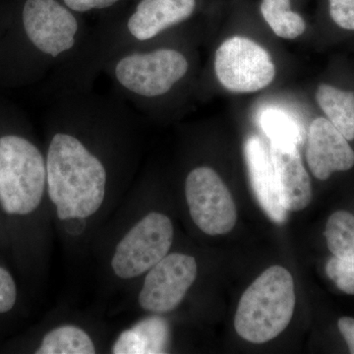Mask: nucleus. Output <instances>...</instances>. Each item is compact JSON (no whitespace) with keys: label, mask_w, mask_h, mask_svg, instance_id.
Returning a JSON list of instances; mask_svg holds the SVG:
<instances>
[{"label":"nucleus","mask_w":354,"mask_h":354,"mask_svg":"<svg viewBox=\"0 0 354 354\" xmlns=\"http://www.w3.org/2000/svg\"><path fill=\"white\" fill-rule=\"evenodd\" d=\"M174 225L169 216L153 212L144 216L116 246L111 267L120 279L145 274L169 254Z\"/></svg>","instance_id":"obj_4"},{"label":"nucleus","mask_w":354,"mask_h":354,"mask_svg":"<svg viewBox=\"0 0 354 354\" xmlns=\"http://www.w3.org/2000/svg\"><path fill=\"white\" fill-rule=\"evenodd\" d=\"M259 123L263 131L272 143L297 147L301 144V128L297 120L281 109H264L260 113Z\"/></svg>","instance_id":"obj_19"},{"label":"nucleus","mask_w":354,"mask_h":354,"mask_svg":"<svg viewBox=\"0 0 354 354\" xmlns=\"http://www.w3.org/2000/svg\"><path fill=\"white\" fill-rule=\"evenodd\" d=\"M328 247L335 257L354 262V215L337 211L330 216L325 228Z\"/></svg>","instance_id":"obj_18"},{"label":"nucleus","mask_w":354,"mask_h":354,"mask_svg":"<svg viewBox=\"0 0 354 354\" xmlns=\"http://www.w3.org/2000/svg\"><path fill=\"white\" fill-rule=\"evenodd\" d=\"M17 298L15 281L10 272L0 266V313L10 311Z\"/></svg>","instance_id":"obj_22"},{"label":"nucleus","mask_w":354,"mask_h":354,"mask_svg":"<svg viewBox=\"0 0 354 354\" xmlns=\"http://www.w3.org/2000/svg\"><path fill=\"white\" fill-rule=\"evenodd\" d=\"M197 271L196 260L192 256L167 254L147 274L140 291V306L157 314L176 309L194 283Z\"/></svg>","instance_id":"obj_8"},{"label":"nucleus","mask_w":354,"mask_h":354,"mask_svg":"<svg viewBox=\"0 0 354 354\" xmlns=\"http://www.w3.org/2000/svg\"><path fill=\"white\" fill-rule=\"evenodd\" d=\"M46 183L60 220L85 218L101 208L106 171L101 160L75 137L57 134L46 160Z\"/></svg>","instance_id":"obj_1"},{"label":"nucleus","mask_w":354,"mask_h":354,"mask_svg":"<svg viewBox=\"0 0 354 354\" xmlns=\"http://www.w3.org/2000/svg\"><path fill=\"white\" fill-rule=\"evenodd\" d=\"M120 0H64L65 4L72 10L86 12L92 9L106 8Z\"/></svg>","instance_id":"obj_23"},{"label":"nucleus","mask_w":354,"mask_h":354,"mask_svg":"<svg viewBox=\"0 0 354 354\" xmlns=\"http://www.w3.org/2000/svg\"><path fill=\"white\" fill-rule=\"evenodd\" d=\"M185 196L191 218L204 234L214 236L234 230L237 221L234 198L213 169H193L186 178Z\"/></svg>","instance_id":"obj_6"},{"label":"nucleus","mask_w":354,"mask_h":354,"mask_svg":"<svg viewBox=\"0 0 354 354\" xmlns=\"http://www.w3.org/2000/svg\"><path fill=\"white\" fill-rule=\"evenodd\" d=\"M244 157L251 186L260 206L272 221L285 223L288 211L281 202L271 153L264 141L255 135L248 137L244 143Z\"/></svg>","instance_id":"obj_11"},{"label":"nucleus","mask_w":354,"mask_h":354,"mask_svg":"<svg viewBox=\"0 0 354 354\" xmlns=\"http://www.w3.org/2000/svg\"><path fill=\"white\" fill-rule=\"evenodd\" d=\"M215 70L221 85L234 93H253L270 85L276 67L269 53L243 37H232L216 53Z\"/></svg>","instance_id":"obj_5"},{"label":"nucleus","mask_w":354,"mask_h":354,"mask_svg":"<svg viewBox=\"0 0 354 354\" xmlns=\"http://www.w3.org/2000/svg\"><path fill=\"white\" fill-rule=\"evenodd\" d=\"M330 15L342 29L354 31V0H329Z\"/></svg>","instance_id":"obj_21"},{"label":"nucleus","mask_w":354,"mask_h":354,"mask_svg":"<svg viewBox=\"0 0 354 354\" xmlns=\"http://www.w3.org/2000/svg\"><path fill=\"white\" fill-rule=\"evenodd\" d=\"M339 332L348 344L349 353L354 354V318L342 317L337 322Z\"/></svg>","instance_id":"obj_24"},{"label":"nucleus","mask_w":354,"mask_h":354,"mask_svg":"<svg viewBox=\"0 0 354 354\" xmlns=\"http://www.w3.org/2000/svg\"><path fill=\"white\" fill-rule=\"evenodd\" d=\"M270 153L276 171L281 202L286 211L306 208L312 200V185L297 146L272 143Z\"/></svg>","instance_id":"obj_12"},{"label":"nucleus","mask_w":354,"mask_h":354,"mask_svg":"<svg viewBox=\"0 0 354 354\" xmlns=\"http://www.w3.org/2000/svg\"><path fill=\"white\" fill-rule=\"evenodd\" d=\"M261 13L279 38L295 39L304 34V18L290 8V0H262Z\"/></svg>","instance_id":"obj_17"},{"label":"nucleus","mask_w":354,"mask_h":354,"mask_svg":"<svg viewBox=\"0 0 354 354\" xmlns=\"http://www.w3.org/2000/svg\"><path fill=\"white\" fill-rule=\"evenodd\" d=\"M169 326L160 316L140 321L124 330L114 344L115 354H157L167 353L169 344Z\"/></svg>","instance_id":"obj_14"},{"label":"nucleus","mask_w":354,"mask_h":354,"mask_svg":"<svg viewBox=\"0 0 354 354\" xmlns=\"http://www.w3.org/2000/svg\"><path fill=\"white\" fill-rule=\"evenodd\" d=\"M316 100L327 120L348 141L354 140V93L322 84L317 88Z\"/></svg>","instance_id":"obj_15"},{"label":"nucleus","mask_w":354,"mask_h":354,"mask_svg":"<svg viewBox=\"0 0 354 354\" xmlns=\"http://www.w3.org/2000/svg\"><path fill=\"white\" fill-rule=\"evenodd\" d=\"M295 300L290 272L281 266H272L242 295L235 314V330L252 344L272 341L290 323Z\"/></svg>","instance_id":"obj_2"},{"label":"nucleus","mask_w":354,"mask_h":354,"mask_svg":"<svg viewBox=\"0 0 354 354\" xmlns=\"http://www.w3.org/2000/svg\"><path fill=\"white\" fill-rule=\"evenodd\" d=\"M23 24L32 43L51 57L71 50L75 44V17L57 0H27Z\"/></svg>","instance_id":"obj_9"},{"label":"nucleus","mask_w":354,"mask_h":354,"mask_svg":"<svg viewBox=\"0 0 354 354\" xmlns=\"http://www.w3.org/2000/svg\"><path fill=\"white\" fill-rule=\"evenodd\" d=\"M94 342L90 335L75 326L55 328L44 335L38 354H93Z\"/></svg>","instance_id":"obj_16"},{"label":"nucleus","mask_w":354,"mask_h":354,"mask_svg":"<svg viewBox=\"0 0 354 354\" xmlns=\"http://www.w3.org/2000/svg\"><path fill=\"white\" fill-rule=\"evenodd\" d=\"M187 70V60L180 53L160 50L122 58L115 72L123 87L143 97H158L169 92Z\"/></svg>","instance_id":"obj_7"},{"label":"nucleus","mask_w":354,"mask_h":354,"mask_svg":"<svg viewBox=\"0 0 354 354\" xmlns=\"http://www.w3.org/2000/svg\"><path fill=\"white\" fill-rule=\"evenodd\" d=\"M326 272L339 290L354 295V262L334 256L328 261Z\"/></svg>","instance_id":"obj_20"},{"label":"nucleus","mask_w":354,"mask_h":354,"mask_svg":"<svg viewBox=\"0 0 354 354\" xmlns=\"http://www.w3.org/2000/svg\"><path fill=\"white\" fill-rule=\"evenodd\" d=\"M195 6L196 0H142L128 21V30L134 38L147 41L188 19Z\"/></svg>","instance_id":"obj_13"},{"label":"nucleus","mask_w":354,"mask_h":354,"mask_svg":"<svg viewBox=\"0 0 354 354\" xmlns=\"http://www.w3.org/2000/svg\"><path fill=\"white\" fill-rule=\"evenodd\" d=\"M307 164L319 180H327L335 171H349L354 165V151L327 118H318L309 127Z\"/></svg>","instance_id":"obj_10"},{"label":"nucleus","mask_w":354,"mask_h":354,"mask_svg":"<svg viewBox=\"0 0 354 354\" xmlns=\"http://www.w3.org/2000/svg\"><path fill=\"white\" fill-rule=\"evenodd\" d=\"M46 167L34 144L22 137L0 138V204L9 215H29L43 199Z\"/></svg>","instance_id":"obj_3"}]
</instances>
